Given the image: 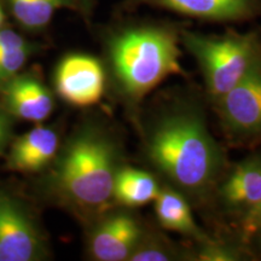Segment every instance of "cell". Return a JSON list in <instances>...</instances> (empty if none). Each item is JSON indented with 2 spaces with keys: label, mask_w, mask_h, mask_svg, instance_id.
Wrapping results in <instances>:
<instances>
[{
  "label": "cell",
  "mask_w": 261,
  "mask_h": 261,
  "mask_svg": "<svg viewBox=\"0 0 261 261\" xmlns=\"http://www.w3.org/2000/svg\"><path fill=\"white\" fill-rule=\"evenodd\" d=\"M154 211L159 224L166 230L191 238L198 244L212 240L196 224L190 201L177 189L169 185L160 189L154 201Z\"/></svg>",
  "instance_id": "7c38bea8"
},
{
  "label": "cell",
  "mask_w": 261,
  "mask_h": 261,
  "mask_svg": "<svg viewBox=\"0 0 261 261\" xmlns=\"http://www.w3.org/2000/svg\"><path fill=\"white\" fill-rule=\"evenodd\" d=\"M4 21H5V15H4V11H3L2 5H0V27H2L3 23H4Z\"/></svg>",
  "instance_id": "7402d4cb"
},
{
  "label": "cell",
  "mask_w": 261,
  "mask_h": 261,
  "mask_svg": "<svg viewBox=\"0 0 261 261\" xmlns=\"http://www.w3.org/2000/svg\"><path fill=\"white\" fill-rule=\"evenodd\" d=\"M145 232L140 221L128 212L109 214L91 234L90 253L99 261H129Z\"/></svg>",
  "instance_id": "9c48e42d"
},
{
  "label": "cell",
  "mask_w": 261,
  "mask_h": 261,
  "mask_svg": "<svg viewBox=\"0 0 261 261\" xmlns=\"http://www.w3.org/2000/svg\"><path fill=\"white\" fill-rule=\"evenodd\" d=\"M140 6L213 23H240L261 17V0H123L119 10L127 14Z\"/></svg>",
  "instance_id": "8992f818"
},
{
  "label": "cell",
  "mask_w": 261,
  "mask_h": 261,
  "mask_svg": "<svg viewBox=\"0 0 261 261\" xmlns=\"http://www.w3.org/2000/svg\"><path fill=\"white\" fill-rule=\"evenodd\" d=\"M214 104L225 136L233 145L261 140V58Z\"/></svg>",
  "instance_id": "5b68a950"
},
{
  "label": "cell",
  "mask_w": 261,
  "mask_h": 261,
  "mask_svg": "<svg viewBox=\"0 0 261 261\" xmlns=\"http://www.w3.org/2000/svg\"><path fill=\"white\" fill-rule=\"evenodd\" d=\"M57 92L65 102L76 107L98 103L106 89L102 62L85 54L67 55L58 64L55 76Z\"/></svg>",
  "instance_id": "ba28073f"
},
{
  "label": "cell",
  "mask_w": 261,
  "mask_h": 261,
  "mask_svg": "<svg viewBox=\"0 0 261 261\" xmlns=\"http://www.w3.org/2000/svg\"><path fill=\"white\" fill-rule=\"evenodd\" d=\"M261 227V202L243 214V228L247 232L254 233Z\"/></svg>",
  "instance_id": "d6986e66"
},
{
  "label": "cell",
  "mask_w": 261,
  "mask_h": 261,
  "mask_svg": "<svg viewBox=\"0 0 261 261\" xmlns=\"http://www.w3.org/2000/svg\"><path fill=\"white\" fill-rule=\"evenodd\" d=\"M180 41L197 62L205 90L213 103L236 86L261 58L259 31H228L214 35L184 28Z\"/></svg>",
  "instance_id": "277c9868"
},
{
  "label": "cell",
  "mask_w": 261,
  "mask_h": 261,
  "mask_svg": "<svg viewBox=\"0 0 261 261\" xmlns=\"http://www.w3.org/2000/svg\"><path fill=\"white\" fill-rule=\"evenodd\" d=\"M94 5V0H83V4H81V12L89 17L91 15V11H92V8Z\"/></svg>",
  "instance_id": "44dd1931"
},
{
  "label": "cell",
  "mask_w": 261,
  "mask_h": 261,
  "mask_svg": "<svg viewBox=\"0 0 261 261\" xmlns=\"http://www.w3.org/2000/svg\"><path fill=\"white\" fill-rule=\"evenodd\" d=\"M225 208L244 214L261 202V154L249 156L228 171L218 184Z\"/></svg>",
  "instance_id": "30bf717a"
},
{
  "label": "cell",
  "mask_w": 261,
  "mask_h": 261,
  "mask_svg": "<svg viewBox=\"0 0 261 261\" xmlns=\"http://www.w3.org/2000/svg\"><path fill=\"white\" fill-rule=\"evenodd\" d=\"M241 256L242 254L238 252L236 248L211 240L200 244L195 259L203 261H233L241 260L242 259Z\"/></svg>",
  "instance_id": "ac0fdd59"
},
{
  "label": "cell",
  "mask_w": 261,
  "mask_h": 261,
  "mask_svg": "<svg viewBox=\"0 0 261 261\" xmlns=\"http://www.w3.org/2000/svg\"><path fill=\"white\" fill-rule=\"evenodd\" d=\"M185 254L172 242L145 232L129 261H171L185 259Z\"/></svg>",
  "instance_id": "e0dca14e"
},
{
  "label": "cell",
  "mask_w": 261,
  "mask_h": 261,
  "mask_svg": "<svg viewBox=\"0 0 261 261\" xmlns=\"http://www.w3.org/2000/svg\"><path fill=\"white\" fill-rule=\"evenodd\" d=\"M146 121L143 152L149 165L189 201H207L224 177L226 159L197 100L175 98Z\"/></svg>",
  "instance_id": "6da1fadb"
},
{
  "label": "cell",
  "mask_w": 261,
  "mask_h": 261,
  "mask_svg": "<svg viewBox=\"0 0 261 261\" xmlns=\"http://www.w3.org/2000/svg\"><path fill=\"white\" fill-rule=\"evenodd\" d=\"M6 107L12 114L27 121L41 122L54 110V97L45 85L29 76L15 77L4 91Z\"/></svg>",
  "instance_id": "8fae6325"
},
{
  "label": "cell",
  "mask_w": 261,
  "mask_h": 261,
  "mask_svg": "<svg viewBox=\"0 0 261 261\" xmlns=\"http://www.w3.org/2000/svg\"><path fill=\"white\" fill-rule=\"evenodd\" d=\"M9 122L6 117L0 113V152L5 148L9 138Z\"/></svg>",
  "instance_id": "ffe728a7"
},
{
  "label": "cell",
  "mask_w": 261,
  "mask_h": 261,
  "mask_svg": "<svg viewBox=\"0 0 261 261\" xmlns=\"http://www.w3.org/2000/svg\"><path fill=\"white\" fill-rule=\"evenodd\" d=\"M184 28L171 21L126 19L104 32L108 69L130 114L163 80L184 74L179 47Z\"/></svg>",
  "instance_id": "7a4b0ae2"
},
{
  "label": "cell",
  "mask_w": 261,
  "mask_h": 261,
  "mask_svg": "<svg viewBox=\"0 0 261 261\" xmlns=\"http://www.w3.org/2000/svg\"><path fill=\"white\" fill-rule=\"evenodd\" d=\"M33 52L31 42L12 29H0V83L9 81Z\"/></svg>",
  "instance_id": "2e32d148"
},
{
  "label": "cell",
  "mask_w": 261,
  "mask_h": 261,
  "mask_svg": "<svg viewBox=\"0 0 261 261\" xmlns=\"http://www.w3.org/2000/svg\"><path fill=\"white\" fill-rule=\"evenodd\" d=\"M58 145L60 138L56 130L51 127H35L16 142L10 163L18 171H39L56 156Z\"/></svg>",
  "instance_id": "4fadbf2b"
},
{
  "label": "cell",
  "mask_w": 261,
  "mask_h": 261,
  "mask_svg": "<svg viewBox=\"0 0 261 261\" xmlns=\"http://www.w3.org/2000/svg\"><path fill=\"white\" fill-rule=\"evenodd\" d=\"M159 181L151 173L122 166L115 179L114 202L125 208H138L154 202L160 192Z\"/></svg>",
  "instance_id": "5bb4252c"
},
{
  "label": "cell",
  "mask_w": 261,
  "mask_h": 261,
  "mask_svg": "<svg viewBox=\"0 0 261 261\" xmlns=\"http://www.w3.org/2000/svg\"><path fill=\"white\" fill-rule=\"evenodd\" d=\"M115 135L86 126L71 138L58 159L54 181L58 194L76 210L100 214L114 202V187L122 167Z\"/></svg>",
  "instance_id": "3957f363"
},
{
  "label": "cell",
  "mask_w": 261,
  "mask_h": 261,
  "mask_svg": "<svg viewBox=\"0 0 261 261\" xmlns=\"http://www.w3.org/2000/svg\"><path fill=\"white\" fill-rule=\"evenodd\" d=\"M44 253V241L27 211L0 192V261L38 260Z\"/></svg>",
  "instance_id": "52a82bcc"
},
{
  "label": "cell",
  "mask_w": 261,
  "mask_h": 261,
  "mask_svg": "<svg viewBox=\"0 0 261 261\" xmlns=\"http://www.w3.org/2000/svg\"><path fill=\"white\" fill-rule=\"evenodd\" d=\"M6 5L22 28L40 32L48 27L58 10H80L83 0H5Z\"/></svg>",
  "instance_id": "9a60e30c"
}]
</instances>
